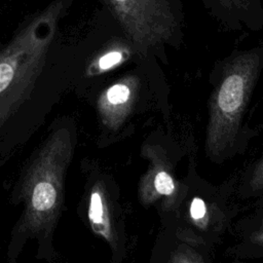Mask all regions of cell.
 I'll return each mask as SVG.
<instances>
[{
    "label": "cell",
    "mask_w": 263,
    "mask_h": 263,
    "mask_svg": "<svg viewBox=\"0 0 263 263\" xmlns=\"http://www.w3.org/2000/svg\"><path fill=\"white\" fill-rule=\"evenodd\" d=\"M64 2L34 15L0 52V127L24 103L41 74Z\"/></svg>",
    "instance_id": "1"
},
{
    "label": "cell",
    "mask_w": 263,
    "mask_h": 263,
    "mask_svg": "<svg viewBox=\"0 0 263 263\" xmlns=\"http://www.w3.org/2000/svg\"><path fill=\"white\" fill-rule=\"evenodd\" d=\"M73 152L70 130L50 134L30 163L23 183L25 213L23 230L33 235L48 234L64 202V183Z\"/></svg>",
    "instance_id": "2"
},
{
    "label": "cell",
    "mask_w": 263,
    "mask_h": 263,
    "mask_svg": "<svg viewBox=\"0 0 263 263\" xmlns=\"http://www.w3.org/2000/svg\"><path fill=\"white\" fill-rule=\"evenodd\" d=\"M258 71V58L237 59L224 76L214 97L208 129V150L219 156L232 143Z\"/></svg>",
    "instance_id": "3"
},
{
    "label": "cell",
    "mask_w": 263,
    "mask_h": 263,
    "mask_svg": "<svg viewBox=\"0 0 263 263\" xmlns=\"http://www.w3.org/2000/svg\"><path fill=\"white\" fill-rule=\"evenodd\" d=\"M130 98V89L124 83H116L109 87L99 100L100 113L109 125H113L123 107Z\"/></svg>",
    "instance_id": "4"
},
{
    "label": "cell",
    "mask_w": 263,
    "mask_h": 263,
    "mask_svg": "<svg viewBox=\"0 0 263 263\" xmlns=\"http://www.w3.org/2000/svg\"><path fill=\"white\" fill-rule=\"evenodd\" d=\"M88 217L93 228L109 239L110 230L108 222V212L104 202L102 190L98 186L93 187L90 194Z\"/></svg>",
    "instance_id": "5"
},
{
    "label": "cell",
    "mask_w": 263,
    "mask_h": 263,
    "mask_svg": "<svg viewBox=\"0 0 263 263\" xmlns=\"http://www.w3.org/2000/svg\"><path fill=\"white\" fill-rule=\"evenodd\" d=\"M154 186L157 192L164 195H170L174 189V181L172 177L165 172H159L154 179Z\"/></svg>",
    "instance_id": "6"
},
{
    "label": "cell",
    "mask_w": 263,
    "mask_h": 263,
    "mask_svg": "<svg viewBox=\"0 0 263 263\" xmlns=\"http://www.w3.org/2000/svg\"><path fill=\"white\" fill-rule=\"evenodd\" d=\"M121 60V53L118 51H112L109 52L105 55H103L100 61H99V67L102 70H106L114 65H116L117 63H119Z\"/></svg>",
    "instance_id": "7"
},
{
    "label": "cell",
    "mask_w": 263,
    "mask_h": 263,
    "mask_svg": "<svg viewBox=\"0 0 263 263\" xmlns=\"http://www.w3.org/2000/svg\"><path fill=\"white\" fill-rule=\"evenodd\" d=\"M251 187L253 190L263 189V159L260 161L253 173L251 178Z\"/></svg>",
    "instance_id": "8"
},
{
    "label": "cell",
    "mask_w": 263,
    "mask_h": 263,
    "mask_svg": "<svg viewBox=\"0 0 263 263\" xmlns=\"http://www.w3.org/2000/svg\"><path fill=\"white\" fill-rule=\"evenodd\" d=\"M190 213H191V217L193 219H195V220L201 219L205 214V205H204L203 200L200 198H194L191 203Z\"/></svg>",
    "instance_id": "9"
}]
</instances>
